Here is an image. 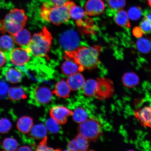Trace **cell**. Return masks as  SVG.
<instances>
[{
  "instance_id": "6da1fadb",
  "label": "cell",
  "mask_w": 151,
  "mask_h": 151,
  "mask_svg": "<svg viewBox=\"0 0 151 151\" xmlns=\"http://www.w3.org/2000/svg\"><path fill=\"white\" fill-rule=\"evenodd\" d=\"M102 48L99 46L80 47L70 51H65V58L71 59L84 70H91L97 67L99 57Z\"/></svg>"
},
{
  "instance_id": "7a4b0ae2",
  "label": "cell",
  "mask_w": 151,
  "mask_h": 151,
  "mask_svg": "<svg viewBox=\"0 0 151 151\" xmlns=\"http://www.w3.org/2000/svg\"><path fill=\"white\" fill-rule=\"evenodd\" d=\"M75 4L74 2L70 1L61 6H51L48 3H44L41 7L40 15L45 21L59 25L68 21L71 18L70 10Z\"/></svg>"
},
{
  "instance_id": "3957f363",
  "label": "cell",
  "mask_w": 151,
  "mask_h": 151,
  "mask_svg": "<svg viewBox=\"0 0 151 151\" xmlns=\"http://www.w3.org/2000/svg\"><path fill=\"white\" fill-rule=\"evenodd\" d=\"M27 19L23 9H13L6 15L4 19L0 21V32L14 35L23 29Z\"/></svg>"
},
{
  "instance_id": "277c9868",
  "label": "cell",
  "mask_w": 151,
  "mask_h": 151,
  "mask_svg": "<svg viewBox=\"0 0 151 151\" xmlns=\"http://www.w3.org/2000/svg\"><path fill=\"white\" fill-rule=\"evenodd\" d=\"M52 37L51 34L45 26L42 31L33 35L27 47L32 55L36 57L47 56L51 46Z\"/></svg>"
},
{
  "instance_id": "5b68a950",
  "label": "cell",
  "mask_w": 151,
  "mask_h": 151,
  "mask_svg": "<svg viewBox=\"0 0 151 151\" xmlns=\"http://www.w3.org/2000/svg\"><path fill=\"white\" fill-rule=\"evenodd\" d=\"M79 134L86 137L88 141H95L99 138L102 132L101 126L98 120L88 119L78 126Z\"/></svg>"
},
{
  "instance_id": "8992f818",
  "label": "cell",
  "mask_w": 151,
  "mask_h": 151,
  "mask_svg": "<svg viewBox=\"0 0 151 151\" xmlns=\"http://www.w3.org/2000/svg\"><path fill=\"white\" fill-rule=\"evenodd\" d=\"M30 103L46 104L51 101L52 93L50 88L44 86H33L30 88Z\"/></svg>"
},
{
  "instance_id": "52a82bcc",
  "label": "cell",
  "mask_w": 151,
  "mask_h": 151,
  "mask_svg": "<svg viewBox=\"0 0 151 151\" xmlns=\"http://www.w3.org/2000/svg\"><path fill=\"white\" fill-rule=\"evenodd\" d=\"M97 81L95 97L100 100H105L112 97L114 92L112 81L104 78H98Z\"/></svg>"
},
{
  "instance_id": "ba28073f",
  "label": "cell",
  "mask_w": 151,
  "mask_h": 151,
  "mask_svg": "<svg viewBox=\"0 0 151 151\" xmlns=\"http://www.w3.org/2000/svg\"><path fill=\"white\" fill-rule=\"evenodd\" d=\"M80 42V37L78 33L72 30L64 32L60 39L62 47L67 51L73 50L78 48Z\"/></svg>"
},
{
  "instance_id": "9c48e42d",
  "label": "cell",
  "mask_w": 151,
  "mask_h": 151,
  "mask_svg": "<svg viewBox=\"0 0 151 151\" xmlns=\"http://www.w3.org/2000/svg\"><path fill=\"white\" fill-rule=\"evenodd\" d=\"M31 56V52L27 47L16 48L9 53V60L18 67H22L28 63Z\"/></svg>"
},
{
  "instance_id": "30bf717a",
  "label": "cell",
  "mask_w": 151,
  "mask_h": 151,
  "mask_svg": "<svg viewBox=\"0 0 151 151\" xmlns=\"http://www.w3.org/2000/svg\"><path fill=\"white\" fill-rule=\"evenodd\" d=\"M50 113L52 118L59 124H63L67 122L69 116H72L73 112L65 106H56L51 109Z\"/></svg>"
},
{
  "instance_id": "8fae6325",
  "label": "cell",
  "mask_w": 151,
  "mask_h": 151,
  "mask_svg": "<svg viewBox=\"0 0 151 151\" xmlns=\"http://www.w3.org/2000/svg\"><path fill=\"white\" fill-rule=\"evenodd\" d=\"M11 64H7L3 69L2 73L6 80L12 84H16L22 81L23 77L22 72L17 68L12 67Z\"/></svg>"
},
{
  "instance_id": "7c38bea8",
  "label": "cell",
  "mask_w": 151,
  "mask_h": 151,
  "mask_svg": "<svg viewBox=\"0 0 151 151\" xmlns=\"http://www.w3.org/2000/svg\"><path fill=\"white\" fill-rule=\"evenodd\" d=\"M105 8L104 4L102 0H88L85 5L86 13L92 16L101 14Z\"/></svg>"
},
{
  "instance_id": "4fadbf2b",
  "label": "cell",
  "mask_w": 151,
  "mask_h": 151,
  "mask_svg": "<svg viewBox=\"0 0 151 151\" xmlns=\"http://www.w3.org/2000/svg\"><path fill=\"white\" fill-rule=\"evenodd\" d=\"M135 116L140 121L142 125L151 129V106L137 109L134 112Z\"/></svg>"
},
{
  "instance_id": "5bb4252c",
  "label": "cell",
  "mask_w": 151,
  "mask_h": 151,
  "mask_svg": "<svg viewBox=\"0 0 151 151\" xmlns=\"http://www.w3.org/2000/svg\"><path fill=\"white\" fill-rule=\"evenodd\" d=\"M67 82L71 90L77 91L83 88L85 84V78L80 73L70 76Z\"/></svg>"
},
{
  "instance_id": "9a60e30c",
  "label": "cell",
  "mask_w": 151,
  "mask_h": 151,
  "mask_svg": "<svg viewBox=\"0 0 151 151\" xmlns=\"http://www.w3.org/2000/svg\"><path fill=\"white\" fill-rule=\"evenodd\" d=\"M29 91L28 88L25 87L18 86L9 88L8 97L13 101H20L27 98V94Z\"/></svg>"
},
{
  "instance_id": "2e32d148",
  "label": "cell",
  "mask_w": 151,
  "mask_h": 151,
  "mask_svg": "<svg viewBox=\"0 0 151 151\" xmlns=\"http://www.w3.org/2000/svg\"><path fill=\"white\" fill-rule=\"evenodd\" d=\"M67 60L62 64V71L67 76H70L75 73L83 71L84 69L77 63L71 59Z\"/></svg>"
},
{
  "instance_id": "e0dca14e",
  "label": "cell",
  "mask_w": 151,
  "mask_h": 151,
  "mask_svg": "<svg viewBox=\"0 0 151 151\" xmlns=\"http://www.w3.org/2000/svg\"><path fill=\"white\" fill-rule=\"evenodd\" d=\"M15 41L13 37L9 35H4L0 37V50L4 52L9 60V53L14 50Z\"/></svg>"
},
{
  "instance_id": "ac0fdd59",
  "label": "cell",
  "mask_w": 151,
  "mask_h": 151,
  "mask_svg": "<svg viewBox=\"0 0 151 151\" xmlns=\"http://www.w3.org/2000/svg\"><path fill=\"white\" fill-rule=\"evenodd\" d=\"M13 36L16 44L23 47H27L31 40V34L26 29L21 30Z\"/></svg>"
},
{
  "instance_id": "d6986e66",
  "label": "cell",
  "mask_w": 151,
  "mask_h": 151,
  "mask_svg": "<svg viewBox=\"0 0 151 151\" xmlns=\"http://www.w3.org/2000/svg\"><path fill=\"white\" fill-rule=\"evenodd\" d=\"M70 90L67 82L61 80L56 83L52 93L58 97L67 99L69 97Z\"/></svg>"
},
{
  "instance_id": "ffe728a7",
  "label": "cell",
  "mask_w": 151,
  "mask_h": 151,
  "mask_svg": "<svg viewBox=\"0 0 151 151\" xmlns=\"http://www.w3.org/2000/svg\"><path fill=\"white\" fill-rule=\"evenodd\" d=\"M47 134L46 126L42 124H37L32 127L28 133V137L35 139H42L47 137Z\"/></svg>"
},
{
  "instance_id": "44dd1931",
  "label": "cell",
  "mask_w": 151,
  "mask_h": 151,
  "mask_svg": "<svg viewBox=\"0 0 151 151\" xmlns=\"http://www.w3.org/2000/svg\"><path fill=\"white\" fill-rule=\"evenodd\" d=\"M33 124V119L31 117L24 116L19 119L17 122V128L24 134L29 133Z\"/></svg>"
},
{
  "instance_id": "7402d4cb",
  "label": "cell",
  "mask_w": 151,
  "mask_h": 151,
  "mask_svg": "<svg viewBox=\"0 0 151 151\" xmlns=\"http://www.w3.org/2000/svg\"><path fill=\"white\" fill-rule=\"evenodd\" d=\"M69 14L70 18L76 21L77 25H82L83 23V19L86 15V12L82 7L75 4L71 7Z\"/></svg>"
},
{
  "instance_id": "603a6c76",
  "label": "cell",
  "mask_w": 151,
  "mask_h": 151,
  "mask_svg": "<svg viewBox=\"0 0 151 151\" xmlns=\"http://www.w3.org/2000/svg\"><path fill=\"white\" fill-rule=\"evenodd\" d=\"M118 11L114 17L115 22L116 24L122 27H131V24L127 13L123 9Z\"/></svg>"
},
{
  "instance_id": "cb8c5ba5",
  "label": "cell",
  "mask_w": 151,
  "mask_h": 151,
  "mask_svg": "<svg viewBox=\"0 0 151 151\" xmlns=\"http://www.w3.org/2000/svg\"><path fill=\"white\" fill-rule=\"evenodd\" d=\"M122 82L124 86L126 87L133 88L138 84L139 78L138 76L134 73H127L123 76Z\"/></svg>"
},
{
  "instance_id": "d4e9b609",
  "label": "cell",
  "mask_w": 151,
  "mask_h": 151,
  "mask_svg": "<svg viewBox=\"0 0 151 151\" xmlns=\"http://www.w3.org/2000/svg\"><path fill=\"white\" fill-rule=\"evenodd\" d=\"M97 84V80L90 79L86 81L83 87L85 95L89 97H95Z\"/></svg>"
},
{
  "instance_id": "484cf974",
  "label": "cell",
  "mask_w": 151,
  "mask_h": 151,
  "mask_svg": "<svg viewBox=\"0 0 151 151\" xmlns=\"http://www.w3.org/2000/svg\"><path fill=\"white\" fill-rule=\"evenodd\" d=\"M138 50L143 54H148L151 51V39L145 37H140L137 41Z\"/></svg>"
},
{
  "instance_id": "4316f807",
  "label": "cell",
  "mask_w": 151,
  "mask_h": 151,
  "mask_svg": "<svg viewBox=\"0 0 151 151\" xmlns=\"http://www.w3.org/2000/svg\"><path fill=\"white\" fill-rule=\"evenodd\" d=\"M72 116L73 121L80 124L86 121L88 118L87 113L82 107L76 109L73 112Z\"/></svg>"
},
{
  "instance_id": "83f0119b",
  "label": "cell",
  "mask_w": 151,
  "mask_h": 151,
  "mask_svg": "<svg viewBox=\"0 0 151 151\" xmlns=\"http://www.w3.org/2000/svg\"><path fill=\"white\" fill-rule=\"evenodd\" d=\"M3 147L6 151H16L18 148V143L14 138L7 137L3 141Z\"/></svg>"
},
{
  "instance_id": "f1b7e54d",
  "label": "cell",
  "mask_w": 151,
  "mask_h": 151,
  "mask_svg": "<svg viewBox=\"0 0 151 151\" xmlns=\"http://www.w3.org/2000/svg\"><path fill=\"white\" fill-rule=\"evenodd\" d=\"M59 124L51 118L47 119L45 122V126L49 131L52 133H57L60 129Z\"/></svg>"
},
{
  "instance_id": "f546056e",
  "label": "cell",
  "mask_w": 151,
  "mask_h": 151,
  "mask_svg": "<svg viewBox=\"0 0 151 151\" xmlns=\"http://www.w3.org/2000/svg\"><path fill=\"white\" fill-rule=\"evenodd\" d=\"M125 0H108V4L113 10L118 11L122 9L126 5Z\"/></svg>"
},
{
  "instance_id": "4dcf8cb0",
  "label": "cell",
  "mask_w": 151,
  "mask_h": 151,
  "mask_svg": "<svg viewBox=\"0 0 151 151\" xmlns=\"http://www.w3.org/2000/svg\"><path fill=\"white\" fill-rule=\"evenodd\" d=\"M127 14L129 18L132 20H138L142 15V10L139 7H132L128 10Z\"/></svg>"
},
{
  "instance_id": "1f68e13d",
  "label": "cell",
  "mask_w": 151,
  "mask_h": 151,
  "mask_svg": "<svg viewBox=\"0 0 151 151\" xmlns=\"http://www.w3.org/2000/svg\"><path fill=\"white\" fill-rule=\"evenodd\" d=\"M12 127L10 121L6 118L0 119V133L5 134L8 132Z\"/></svg>"
},
{
  "instance_id": "d6a6232c",
  "label": "cell",
  "mask_w": 151,
  "mask_h": 151,
  "mask_svg": "<svg viewBox=\"0 0 151 151\" xmlns=\"http://www.w3.org/2000/svg\"><path fill=\"white\" fill-rule=\"evenodd\" d=\"M75 138L78 142L80 151H85L88 150L89 147L88 140L83 136L79 134Z\"/></svg>"
},
{
  "instance_id": "836d02e7",
  "label": "cell",
  "mask_w": 151,
  "mask_h": 151,
  "mask_svg": "<svg viewBox=\"0 0 151 151\" xmlns=\"http://www.w3.org/2000/svg\"><path fill=\"white\" fill-rule=\"evenodd\" d=\"M9 86L4 80H0V99H6L8 96Z\"/></svg>"
},
{
  "instance_id": "e575fe53",
  "label": "cell",
  "mask_w": 151,
  "mask_h": 151,
  "mask_svg": "<svg viewBox=\"0 0 151 151\" xmlns=\"http://www.w3.org/2000/svg\"><path fill=\"white\" fill-rule=\"evenodd\" d=\"M139 28L143 33H151V23L145 18L139 24Z\"/></svg>"
},
{
  "instance_id": "d590c367",
  "label": "cell",
  "mask_w": 151,
  "mask_h": 151,
  "mask_svg": "<svg viewBox=\"0 0 151 151\" xmlns=\"http://www.w3.org/2000/svg\"><path fill=\"white\" fill-rule=\"evenodd\" d=\"M47 137H45L42 140L37 147V151H52L54 150L53 149L47 146Z\"/></svg>"
},
{
  "instance_id": "8d00e7d4",
  "label": "cell",
  "mask_w": 151,
  "mask_h": 151,
  "mask_svg": "<svg viewBox=\"0 0 151 151\" xmlns=\"http://www.w3.org/2000/svg\"><path fill=\"white\" fill-rule=\"evenodd\" d=\"M68 148L70 151H80V147L78 141L75 138L70 141L68 144Z\"/></svg>"
},
{
  "instance_id": "74e56055",
  "label": "cell",
  "mask_w": 151,
  "mask_h": 151,
  "mask_svg": "<svg viewBox=\"0 0 151 151\" xmlns=\"http://www.w3.org/2000/svg\"><path fill=\"white\" fill-rule=\"evenodd\" d=\"M6 60L7 58L5 53L0 50V68L5 65Z\"/></svg>"
},
{
  "instance_id": "f35d334b",
  "label": "cell",
  "mask_w": 151,
  "mask_h": 151,
  "mask_svg": "<svg viewBox=\"0 0 151 151\" xmlns=\"http://www.w3.org/2000/svg\"><path fill=\"white\" fill-rule=\"evenodd\" d=\"M54 5L61 6L66 4L69 0H51Z\"/></svg>"
},
{
  "instance_id": "ab89813d",
  "label": "cell",
  "mask_w": 151,
  "mask_h": 151,
  "mask_svg": "<svg viewBox=\"0 0 151 151\" xmlns=\"http://www.w3.org/2000/svg\"><path fill=\"white\" fill-rule=\"evenodd\" d=\"M133 33L135 37H141L142 36L143 33L142 31L140 28L136 27L133 29Z\"/></svg>"
},
{
  "instance_id": "60d3db41",
  "label": "cell",
  "mask_w": 151,
  "mask_h": 151,
  "mask_svg": "<svg viewBox=\"0 0 151 151\" xmlns=\"http://www.w3.org/2000/svg\"><path fill=\"white\" fill-rule=\"evenodd\" d=\"M144 18L151 23V11H147L145 13Z\"/></svg>"
},
{
  "instance_id": "b9f144b4",
  "label": "cell",
  "mask_w": 151,
  "mask_h": 151,
  "mask_svg": "<svg viewBox=\"0 0 151 151\" xmlns=\"http://www.w3.org/2000/svg\"><path fill=\"white\" fill-rule=\"evenodd\" d=\"M18 151H32L31 147L28 146H23L21 147L17 150Z\"/></svg>"
},
{
  "instance_id": "7bdbcfd3",
  "label": "cell",
  "mask_w": 151,
  "mask_h": 151,
  "mask_svg": "<svg viewBox=\"0 0 151 151\" xmlns=\"http://www.w3.org/2000/svg\"><path fill=\"white\" fill-rule=\"evenodd\" d=\"M147 1H148L149 5L151 7V0H147Z\"/></svg>"
},
{
  "instance_id": "ee69618b",
  "label": "cell",
  "mask_w": 151,
  "mask_h": 151,
  "mask_svg": "<svg viewBox=\"0 0 151 151\" xmlns=\"http://www.w3.org/2000/svg\"><path fill=\"white\" fill-rule=\"evenodd\" d=\"M105 1H108V0H105Z\"/></svg>"
}]
</instances>
